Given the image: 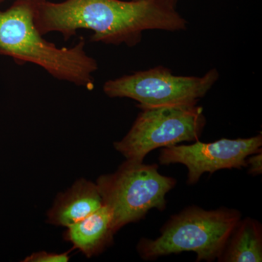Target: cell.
Listing matches in <instances>:
<instances>
[{
	"label": "cell",
	"instance_id": "obj_3",
	"mask_svg": "<svg viewBox=\"0 0 262 262\" xmlns=\"http://www.w3.org/2000/svg\"><path fill=\"white\" fill-rule=\"evenodd\" d=\"M241 216L237 210L225 207L212 211L188 207L170 217L160 229V237H142L136 248L141 258L147 261L192 251L196 261H213L220 257Z\"/></svg>",
	"mask_w": 262,
	"mask_h": 262
},
{
	"label": "cell",
	"instance_id": "obj_7",
	"mask_svg": "<svg viewBox=\"0 0 262 262\" xmlns=\"http://www.w3.org/2000/svg\"><path fill=\"white\" fill-rule=\"evenodd\" d=\"M262 135L248 139H222L213 142L199 141L192 144L164 147L160 150V165L180 163L188 170L187 184H196L206 173L222 169H241L247 167L250 155L261 152Z\"/></svg>",
	"mask_w": 262,
	"mask_h": 262
},
{
	"label": "cell",
	"instance_id": "obj_13",
	"mask_svg": "<svg viewBox=\"0 0 262 262\" xmlns=\"http://www.w3.org/2000/svg\"></svg>",
	"mask_w": 262,
	"mask_h": 262
},
{
	"label": "cell",
	"instance_id": "obj_10",
	"mask_svg": "<svg viewBox=\"0 0 262 262\" xmlns=\"http://www.w3.org/2000/svg\"><path fill=\"white\" fill-rule=\"evenodd\" d=\"M220 262H261L262 227L254 219H241L221 253Z\"/></svg>",
	"mask_w": 262,
	"mask_h": 262
},
{
	"label": "cell",
	"instance_id": "obj_4",
	"mask_svg": "<svg viewBox=\"0 0 262 262\" xmlns=\"http://www.w3.org/2000/svg\"><path fill=\"white\" fill-rule=\"evenodd\" d=\"M177 180L158 171L157 164L125 160L113 173L102 175L96 185L112 215L114 232L139 222L151 209L166 208V195Z\"/></svg>",
	"mask_w": 262,
	"mask_h": 262
},
{
	"label": "cell",
	"instance_id": "obj_5",
	"mask_svg": "<svg viewBox=\"0 0 262 262\" xmlns=\"http://www.w3.org/2000/svg\"><path fill=\"white\" fill-rule=\"evenodd\" d=\"M130 130L114 147L125 159L144 162L158 148L199 141L206 125L203 108L198 104L142 108Z\"/></svg>",
	"mask_w": 262,
	"mask_h": 262
},
{
	"label": "cell",
	"instance_id": "obj_2",
	"mask_svg": "<svg viewBox=\"0 0 262 262\" xmlns=\"http://www.w3.org/2000/svg\"><path fill=\"white\" fill-rule=\"evenodd\" d=\"M84 47V37L72 48H58L46 40L34 24V0H15L8 9L0 10L1 56L20 64L33 63L54 78L93 90L98 65Z\"/></svg>",
	"mask_w": 262,
	"mask_h": 262
},
{
	"label": "cell",
	"instance_id": "obj_9",
	"mask_svg": "<svg viewBox=\"0 0 262 262\" xmlns=\"http://www.w3.org/2000/svg\"><path fill=\"white\" fill-rule=\"evenodd\" d=\"M67 228L63 234L65 241L70 242L88 258L100 254L113 244L115 232L111 213L103 205Z\"/></svg>",
	"mask_w": 262,
	"mask_h": 262
},
{
	"label": "cell",
	"instance_id": "obj_11",
	"mask_svg": "<svg viewBox=\"0 0 262 262\" xmlns=\"http://www.w3.org/2000/svg\"><path fill=\"white\" fill-rule=\"evenodd\" d=\"M68 253H50L46 251L33 253L29 255L24 262H67L70 260Z\"/></svg>",
	"mask_w": 262,
	"mask_h": 262
},
{
	"label": "cell",
	"instance_id": "obj_1",
	"mask_svg": "<svg viewBox=\"0 0 262 262\" xmlns=\"http://www.w3.org/2000/svg\"><path fill=\"white\" fill-rule=\"evenodd\" d=\"M178 0H34V24L42 35L61 33L65 40L89 29L93 42L134 47L147 30L179 32L187 21Z\"/></svg>",
	"mask_w": 262,
	"mask_h": 262
},
{
	"label": "cell",
	"instance_id": "obj_8",
	"mask_svg": "<svg viewBox=\"0 0 262 262\" xmlns=\"http://www.w3.org/2000/svg\"><path fill=\"white\" fill-rule=\"evenodd\" d=\"M103 206L96 184L80 179L57 196L48 213L50 225L67 227L94 213Z\"/></svg>",
	"mask_w": 262,
	"mask_h": 262
},
{
	"label": "cell",
	"instance_id": "obj_6",
	"mask_svg": "<svg viewBox=\"0 0 262 262\" xmlns=\"http://www.w3.org/2000/svg\"><path fill=\"white\" fill-rule=\"evenodd\" d=\"M220 79L212 69L202 77L177 76L166 67L158 66L145 71L106 81L104 94L110 98H128L139 108L176 104H198Z\"/></svg>",
	"mask_w": 262,
	"mask_h": 262
},
{
	"label": "cell",
	"instance_id": "obj_12",
	"mask_svg": "<svg viewBox=\"0 0 262 262\" xmlns=\"http://www.w3.org/2000/svg\"><path fill=\"white\" fill-rule=\"evenodd\" d=\"M247 166L249 167L248 173L252 175H259L262 172V151L250 155L246 159Z\"/></svg>",
	"mask_w": 262,
	"mask_h": 262
}]
</instances>
